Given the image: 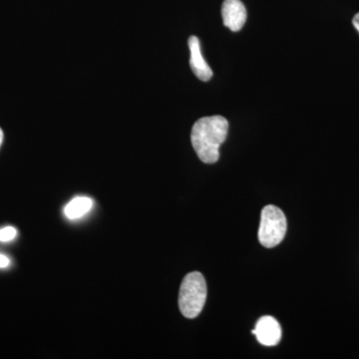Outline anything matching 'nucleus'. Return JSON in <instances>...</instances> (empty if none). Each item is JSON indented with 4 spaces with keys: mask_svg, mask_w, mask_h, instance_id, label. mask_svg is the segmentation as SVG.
<instances>
[{
    "mask_svg": "<svg viewBox=\"0 0 359 359\" xmlns=\"http://www.w3.org/2000/svg\"><path fill=\"white\" fill-rule=\"evenodd\" d=\"M229 122L223 116L201 118L194 124L191 141L198 157L205 164H214L219 158V147L228 136Z\"/></svg>",
    "mask_w": 359,
    "mask_h": 359,
    "instance_id": "nucleus-1",
    "label": "nucleus"
},
{
    "mask_svg": "<svg viewBox=\"0 0 359 359\" xmlns=\"http://www.w3.org/2000/svg\"><path fill=\"white\" fill-rule=\"evenodd\" d=\"M207 299V283L198 271L188 273L182 282L179 294V308L187 318H195L201 313Z\"/></svg>",
    "mask_w": 359,
    "mask_h": 359,
    "instance_id": "nucleus-2",
    "label": "nucleus"
},
{
    "mask_svg": "<svg viewBox=\"0 0 359 359\" xmlns=\"http://www.w3.org/2000/svg\"><path fill=\"white\" fill-rule=\"evenodd\" d=\"M287 229V218L280 208L273 205L264 208L259 229V241L264 248L271 249L280 245L285 237Z\"/></svg>",
    "mask_w": 359,
    "mask_h": 359,
    "instance_id": "nucleus-3",
    "label": "nucleus"
},
{
    "mask_svg": "<svg viewBox=\"0 0 359 359\" xmlns=\"http://www.w3.org/2000/svg\"><path fill=\"white\" fill-rule=\"evenodd\" d=\"M257 341L264 346H275L282 339V327L273 316H266L257 320L256 328L252 330Z\"/></svg>",
    "mask_w": 359,
    "mask_h": 359,
    "instance_id": "nucleus-4",
    "label": "nucleus"
},
{
    "mask_svg": "<svg viewBox=\"0 0 359 359\" xmlns=\"http://www.w3.org/2000/svg\"><path fill=\"white\" fill-rule=\"evenodd\" d=\"M224 25L233 32H238L244 27L248 13L241 0H224L222 6Z\"/></svg>",
    "mask_w": 359,
    "mask_h": 359,
    "instance_id": "nucleus-5",
    "label": "nucleus"
},
{
    "mask_svg": "<svg viewBox=\"0 0 359 359\" xmlns=\"http://www.w3.org/2000/svg\"><path fill=\"white\" fill-rule=\"evenodd\" d=\"M188 44L191 53V69L193 70L194 74L202 81H209L212 76V71L203 57L199 39L196 36H191L189 39Z\"/></svg>",
    "mask_w": 359,
    "mask_h": 359,
    "instance_id": "nucleus-6",
    "label": "nucleus"
},
{
    "mask_svg": "<svg viewBox=\"0 0 359 359\" xmlns=\"http://www.w3.org/2000/svg\"><path fill=\"white\" fill-rule=\"evenodd\" d=\"M93 207V201L87 197H77L71 201L65 209V216L69 219L82 218Z\"/></svg>",
    "mask_w": 359,
    "mask_h": 359,
    "instance_id": "nucleus-7",
    "label": "nucleus"
},
{
    "mask_svg": "<svg viewBox=\"0 0 359 359\" xmlns=\"http://www.w3.org/2000/svg\"><path fill=\"white\" fill-rule=\"evenodd\" d=\"M18 231L13 226H6L0 230V242L6 243L15 238Z\"/></svg>",
    "mask_w": 359,
    "mask_h": 359,
    "instance_id": "nucleus-8",
    "label": "nucleus"
},
{
    "mask_svg": "<svg viewBox=\"0 0 359 359\" xmlns=\"http://www.w3.org/2000/svg\"><path fill=\"white\" fill-rule=\"evenodd\" d=\"M9 264H11V261H9L8 257L0 254V269L7 268Z\"/></svg>",
    "mask_w": 359,
    "mask_h": 359,
    "instance_id": "nucleus-9",
    "label": "nucleus"
},
{
    "mask_svg": "<svg viewBox=\"0 0 359 359\" xmlns=\"http://www.w3.org/2000/svg\"><path fill=\"white\" fill-rule=\"evenodd\" d=\"M353 23L354 27H355L356 30H358V32H359V13L356 14V15L354 16Z\"/></svg>",
    "mask_w": 359,
    "mask_h": 359,
    "instance_id": "nucleus-10",
    "label": "nucleus"
},
{
    "mask_svg": "<svg viewBox=\"0 0 359 359\" xmlns=\"http://www.w3.org/2000/svg\"><path fill=\"white\" fill-rule=\"evenodd\" d=\"M2 141H4V132H2L1 128H0V146H1Z\"/></svg>",
    "mask_w": 359,
    "mask_h": 359,
    "instance_id": "nucleus-11",
    "label": "nucleus"
}]
</instances>
